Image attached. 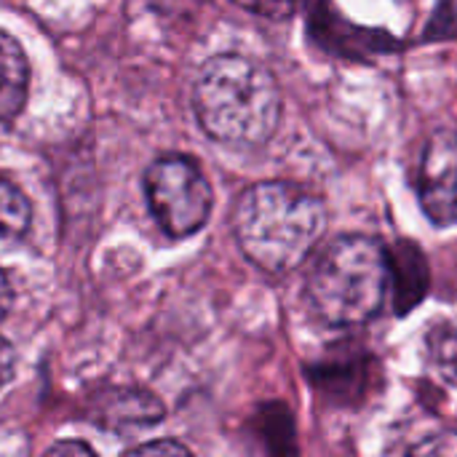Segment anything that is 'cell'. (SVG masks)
<instances>
[{
    "instance_id": "7a4b0ae2",
    "label": "cell",
    "mask_w": 457,
    "mask_h": 457,
    "mask_svg": "<svg viewBox=\"0 0 457 457\" xmlns=\"http://www.w3.org/2000/svg\"><path fill=\"white\" fill-rule=\"evenodd\" d=\"M324 230L327 209L321 198L292 182H257L233 212L241 252L268 273H289L303 265Z\"/></svg>"
},
{
    "instance_id": "8992f818",
    "label": "cell",
    "mask_w": 457,
    "mask_h": 457,
    "mask_svg": "<svg viewBox=\"0 0 457 457\" xmlns=\"http://www.w3.org/2000/svg\"><path fill=\"white\" fill-rule=\"evenodd\" d=\"M29 88V62L21 46L0 29V120H13Z\"/></svg>"
},
{
    "instance_id": "30bf717a",
    "label": "cell",
    "mask_w": 457,
    "mask_h": 457,
    "mask_svg": "<svg viewBox=\"0 0 457 457\" xmlns=\"http://www.w3.org/2000/svg\"><path fill=\"white\" fill-rule=\"evenodd\" d=\"M16 370V353L11 348V343L5 337H0V391L11 383Z\"/></svg>"
},
{
    "instance_id": "8fae6325",
    "label": "cell",
    "mask_w": 457,
    "mask_h": 457,
    "mask_svg": "<svg viewBox=\"0 0 457 457\" xmlns=\"http://www.w3.org/2000/svg\"><path fill=\"white\" fill-rule=\"evenodd\" d=\"M129 453H134V455H155V453H169V455H185L187 453V447L185 445H179V442H169V439H163V442H150V445H139V447H134V450H129Z\"/></svg>"
},
{
    "instance_id": "3957f363",
    "label": "cell",
    "mask_w": 457,
    "mask_h": 457,
    "mask_svg": "<svg viewBox=\"0 0 457 457\" xmlns=\"http://www.w3.org/2000/svg\"><path fill=\"white\" fill-rule=\"evenodd\" d=\"M391 287V257L370 236H340L308 276V300L332 327H359L375 319Z\"/></svg>"
},
{
    "instance_id": "7c38bea8",
    "label": "cell",
    "mask_w": 457,
    "mask_h": 457,
    "mask_svg": "<svg viewBox=\"0 0 457 457\" xmlns=\"http://www.w3.org/2000/svg\"><path fill=\"white\" fill-rule=\"evenodd\" d=\"M48 453L51 455H72V453H78V455H94V450L86 442H62V445H54Z\"/></svg>"
},
{
    "instance_id": "277c9868",
    "label": "cell",
    "mask_w": 457,
    "mask_h": 457,
    "mask_svg": "<svg viewBox=\"0 0 457 457\" xmlns=\"http://www.w3.org/2000/svg\"><path fill=\"white\" fill-rule=\"evenodd\" d=\"M150 212L161 222V228L174 236L185 238L201 230L212 214V185L185 155H163L158 158L145 177Z\"/></svg>"
},
{
    "instance_id": "52a82bcc",
    "label": "cell",
    "mask_w": 457,
    "mask_h": 457,
    "mask_svg": "<svg viewBox=\"0 0 457 457\" xmlns=\"http://www.w3.org/2000/svg\"><path fill=\"white\" fill-rule=\"evenodd\" d=\"M32 206L24 198V193L11 185L5 177H0V238L13 241L21 238L29 228Z\"/></svg>"
},
{
    "instance_id": "ba28073f",
    "label": "cell",
    "mask_w": 457,
    "mask_h": 457,
    "mask_svg": "<svg viewBox=\"0 0 457 457\" xmlns=\"http://www.w3.org/2000/svg\"><path fill=\"white\" fill-rule=\"evenodd\" d=\"M431 359L445 380L457 386V332L434 329L431 335Z\"/></svg>"
},
{
    "instance_id": "9c48e42d",
    "label": "cell",
    "mask_w": 457,
    "mask_h": 457,
    "mask_svg": "<svg viewBox=\"0 0 457 457\" xmlns=\"http://www.w3.org/2000/svg\"><path fill=\"white\" fill-rule=\"evenodd\" d=\"M236 5L252 11V13H260V16H268V19H289L295 16L308 0H233Z\"/></svg>"
},
{
    "instance_id": "6da1fadb",
    "label": "cell",
    "mask_w": 457,
    "mask_h": 457,
    "mask_svg": "<svg viewBox=\"0 0 457 457\" xmlns=\"http://www.w3.org/2000/svg\"><path fill=\"white\" fill-rule=\"evenodd\" d=\"M193 107L212 139L230 147H257L278 129L281 91L276 78L254 59L220 54L201 67Z\"/></svg>"
},
{
    "instance_id": "4fadbf2b",
    "label": "cell",
    "mask_w": 457,
    "mask_h": 457,
    "mask_svg": "<svg viewBox=\"0 0 457 457\" xmlns=\"http://www.w3.org/2000/svg\"><path fill=\"white\" fill-rule=\"evenodd\" d=\"M11 300H13V292H11L8 276L0 270V321L5 319V313H8V308H11Z\"/></svg>"
},
{
    "instance_id": "5b68a950",
    "label": "cell",
    "mask_w": 457,
    "mask_h": 457,
    "mask_svg": "<svg viewBox=\"0 0 457 457\" xmlns=\"http://www.w3.org/2000/svg\"><path fill=\"white\" fill-rule=\"evenodd\" d=\"M418 193L431 222H457V134L436 131L428 139L420 158Z\"/></svg>"
}]
</instances>
